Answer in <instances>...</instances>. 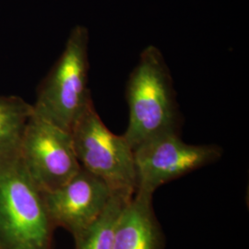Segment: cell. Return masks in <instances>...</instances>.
I'll list each match as a JSON object with an SVG mask.
<instances>
[{
	"label": "cell",
	"instance_id": "6da1fadb",
	"mask_svg": "<svg viewBox=\"0 0 249 249\" xmlns=\"http://www.w3.org/2000/svg\"><path fill=\"white\" fill-rule=\"evenodd\" d=\"M128 125L123 134L135 150L161 134L180 132L182 118L169 68L158 47L147 46L126 83Z\"/></svg>",
	"mask_w": 249,
	"mask_h": 249
},
{
	"label": "cell",
	"instance_id": "7a4b0ae2",
	"mask_svg": "<svg viewBox=\"0 0 249 249\" xmlns=\"http://www.w3.org/2000/svg\"><path fill=\"white\" fill-rule=\"evenodd\" d=\"M54 229L19 151L1 159L0 249H53Z\"/></svg>",
	"mask_w": 249,
	"mask_h": 249
},
{
	"label": "cell",
	"instance_id": "3957f363",
	"mask_svg": "<svg viewBox=\"0 0 249 249\" xmlns=\"http://www.w3.org/2000/svg\"><path fill=\"white\" fill-rule=\"evenodd\" d=\"M88 77L89 33L84 27H76L40 89L34 113L71 132L92 103Z\"/></svg>",
	"mask_w": 249,
	"mask_h": 249
},
{
	"label": "cell",
	"instance_id": "277c9868",
	"mask_svg": "<svg viewBox=\"0 0 249 249\" xmlns=\"http://www.w3.org/2000/svg\"><path fill=\"white\" fill-rule=\"evenodd\" d=\"M71 133L80 167L104 180L113 192L135 194L137 175L133 149L123 135L109 130L93 103L82 113Z\"/></svg>",
	"mask_w": 249,
	"mask_h": 249
},
{
	"label": "cell",
	"instance_id": "5b68a950",
	"mask_svg": "<svg viewBox=\"0 0 249 249\" xmlns=\"http://www.w3.org/2000/svg\"><path fill=\"white\" fill-rule=\"evenodd\" d=\"M222 155L217 145L188 144L179 132L161 134L134 150L136 192L153 196L162 185L210 165Z\"/></svg>",
	"mask_w": 249,
	"mask_h": 249
},
{
	"label": "cell",
	"instance_id": "8992f818",
	"mask_svg": "<svg viewBox=\"0 0 249 249\" xmlns=\"http://www.w3.org/2000/svg\"><path fill=\"white\" fill-rule=\"evenodd\" d=\"M19 155L28 174L44 193L62 187L81 168L71 133L34 112L23 131Z\"/></svg>",
	"mask_w": 249,
	"mask_h": 249
},
{
	"label": "cell",
	"instance_id": "52a82bcc",
	"mask_svg": "<svg viewBox=\"0 0 249 249\" xmlns=\"http://www.w3.org/2000/svg\"><path fill=\"white\" fill-rule=\"evenodd\" d=\"M113 193L104 180L81 167L67 184L43 196L53 227L75 236L98 219Z\"/></svg>",
	"mask_w": 249,
	"mask_h": 249
},
{
	"label": "cell",
	"instance_id": "ba28073f",
	"mask_svg": "<svg viewBox=\"0 0 249 249\" xmlns=\"http://www.w3.org/2000/svg\"><path fill=\"white\" fill-rule=\"evenodd\" d=\"M152 196L136 192L125 203L116 222L113 249H164Z\"/></svg>",
	"mask_w": 249,
	"mask_h": 249
},
{
	"label": "cell",
	"instance_id": "9c48e42d",
	"mask_svg": "<svg viewBox=\"0 0 249 249\" xmlns=\"http://www.w3.org/2000/svg\"><path fill=\"white\" fill-rule=\"evenodd\" d=\"M132 196L114 192L98 219L85 230L73 236L74 249H113L116 222L122 209Z\"/></svg>",
	"mask_w": 249,
	"mask_h": 249
},
{
	"label": "cell",
	"instance_id": "30bf717a",
	"mask_svg": "<svg viewBox=\"0 0 249 249\" xmlns=\"http://www.w3.org/2000/svg\"><path fill=\"white\" fill-rule=\"evenodd\" d=\"M33 106L17 97L0 96V160L19 151Z\"/></svg>",
	"mask_w": 249,
	"mask_h": 249
}]
</instances>
